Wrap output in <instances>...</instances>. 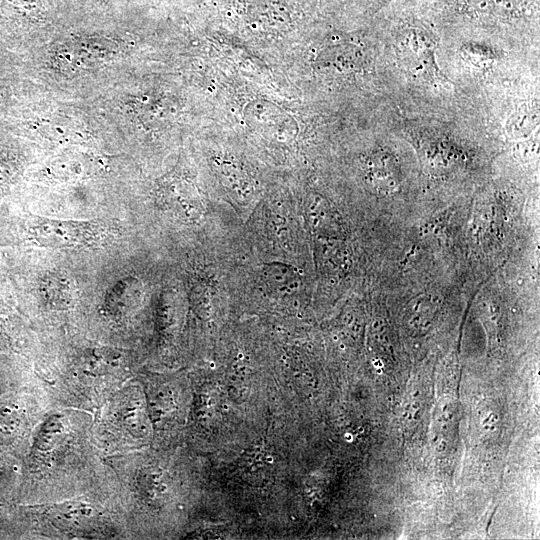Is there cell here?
<instances>
[{"instance_id": "obj_2", "label": "cell", "mask_w": 540, "mask_h": 540, "mask_svg": "<svg viewBox=\"0 0 540 540\" xmlns=\"http://www.w3.org/2000/svg\"><path fill=\"white\" fill-rule=\"evenodd\" d=\"M400 67L413 79L441 84L445 80L435 59V43L424 32L410 30L396 42Z\"/></svg>"}, {"instance_id": "obj_5", "label": "cell", "mask_w": 540, "mask_h": 540, "mask_svg": "<svg viewBox=\"0 0 540 540\" xmlns=\"http://www.w3.org/2000/svg\"><path fill=\"white\" fill-rule=\"evenodd\" d=\"M64 426L59 416H54L46 421L36 440L38 451L44 452L50 449L61 438Z\"/></svg>"}, {"instance_id": "obj_4", "label": "cell", "mask_w": 540, "mask_h": 540, "mask_svg": "<svg viewBox=\"0 0 540 540\" xmlns=\"http://www.w3.org/2000/svg\"><path fill=\"white\" fill-rule=\"evenodd\" d=\"M143 295V284L137 277H121L104 292L101 311L114 320L122 319L140 303Z\"/></svg>"}, {"instance_id": "obj_3", "label": "cell", "mask_w": 540, "mask_h": 540, "mask_svg": "<svg viewBox=\"0 0 540 540\" xmlns=\"http://www.w3.org/2000/svg\"><path fill=\"white\" fill-rule=\"evenodd\" d=\"M37 291L44 306L57 311L74 308L79 297L74 278L63 270L44 273L39 279Z\"/></svg>"}, {"instance_id": "obj_9", "label": "cell", "mask_w": 540, "mask_h": 540, "mask_svg": "<svg viewBox=\"0 0 540 540\" xmlns=\"http://www.w3.org/2000/svg\"><path fill=\"white\" fill-rule=\"evenodd\" d=\"M2 309H3V305H2V303H1V301H0V311H1Z\"/></svg>"}, {"instance_id": "obj_7", "label": "cell", "mask_w": 540, "mask_h": 540, "mask_svg": "<svg viewBox=\"0 0 540 540\" xmlns=\"http://www.w3.org/2000/svg\"><path fill=\"white\" fill-rule=\"evenodd\" d=\"M536 123H538V112H519L511 117L508 126L513 133H520L521 131H529L537 125Z\"/></svg>"}, {"instance_id": "obj_8", "label": "cell", "mask_w": 540, "mask_h": 540, "mask_svg": "<svg viewBox=\"0 0 540 540\" xmlns=\"http://www.w3.org/2000/svg\"><path fill=\"white\" fill-rule=\"evenodd\" d=\"M464 52L470 61L477 65L486 64L490 59H494L492 51L482 45H471L469 48H464Z\"/></svg>"}, {"instance_id": "obj_6", "label": "cell", "mask_w": 540, "mask_h": 540, "mask_svg": "<svg viewBox=\"0 0 540 540\" xmlns=\"http://www.w3.org/2000/svg\"><path fill=\"white\" fill-rule=\"evenodd\" d=\"M471 5L478 11L502 16L513 14L515 8L513 0H472Z\"/></svg>"}, {"instance_id": "obj_1", "label": "cell", "mask_w": 540, "mask_h": 540, "mask_svg": "<svg viewBox=\"0 0 540 540\" xmlns=\"http://www.w3.org/2000/svg\"><path fill=\"white\" fill-rule=\"evenodd\" d=\"M119 233L116 224L104 219L74 220L29 216L24 236L42 248L78 250L97 248L113 241Z\"/></svg>"}]
</instances>
